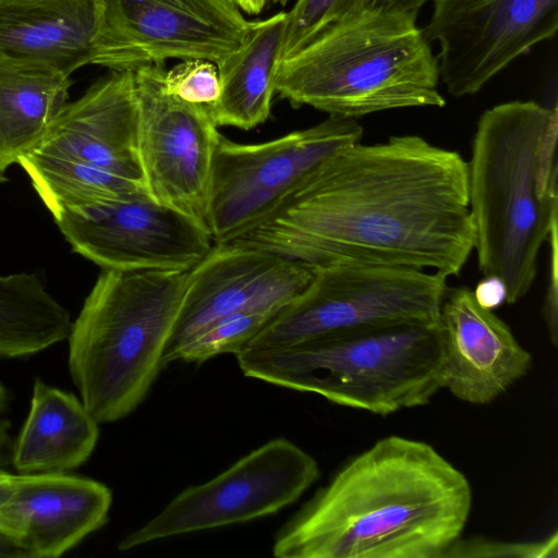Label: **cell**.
Wrapping results in <instances>:
<instances>
[{"mask_svg": "<svg viewBox=\"0 0 558 558\" xmlns=\"http://www.w3.org/2000/svg\"><path fill=\"white\" fill-rule=\"evenodd\" d=\"M232 242L312 267L365 264L457 276L474 250L468 161L418 135L347 146Z\"/></svg>", "mask_w": 558, "mask_h": 558, "instance_id": "cell-1", "label": "cell"}, {"mask_svg": "<svg viewBox=\"0 0 558 558\" xmlns=\"http://www.w3.org/2000/svg\"><path fill=\"white\" fill-rule=\"evenodd\" d=\"M472 506L430 445L388 436L351 460L277 534V558H442Z\"/></svg>", "mask_w": 558, "mask_h": 558, "instance_id": "cell-2", "label": "cell"}, {"mask_svg": "<svg viewBox=\"0 0 558 558\" xmlns=\"http://www.w3.org/2000/svg\"><path fill=\"white\" fill-rule=\"evenodd\" d=\"M557 107L513 100L477 121L468 161L474 250L483 276L499 278L508 304L527 294L537 257L558 225Z\"/></svg>", "mask_w": 558, "mask_h": 558, "instance_id": "cell-3", "label": "cell"}, {"mask_svg": "<svg viewBox=\"0 0 558 558\" xmlns=\"http://www.w3.org/2000/svg\"><path fill=\"white\" fill-rule=\"evenodd\" d=\"M416 14L373 3L283 58L276 93L292 106L357 119L446 105L438 62Z\"/></svg>", "mask_w": 558, "mask_h": 558, "instance_id": "cell-4", "label": "cell"}, {"mask_svg": "<svg viewBox=\"0 0 558 558\" xmlns=\"http://www.w3.org/2000/svg\"><path fill=\"white\" fill-rule=\"evenodd\" d=\"M187 271L102 269L68 336L69 371L94 418L131 414L163 368Z\"/></svg>", "mask_w": 558, "mask_h": 558, "instance_id": "cell-5", "label": "cell"}, {"mask_svg": "<svg viewBox=\"0 0 558 558\" xmlns=\"http://www.w3.org/2000/svg\"><path fill=\"white\" fill-rule=\"evenodd\" d=\"M235 356L246 377L379 415L426 404L442 389L438 322L355 328Z\"/></svg>", "mask_w": 558, "mask_h": 558, "instance_id": "cell-6", "label": "cell"}, {"mask_svg": "<svg viewBox=\"0 0 558 558\" xmlns=\"http://www.w3.org/2000/svg\"><path fill=\"white\" fill-rule=\"evenodd\" d=\"M447 278L440 272L383 265L313 267L308 286L243 351L280 350L369 326L438 322L449 288Z\"/></svg>", "mask_w": 558, "mask_h": 558, "instance_id": "cell-7", "label": "cell"}, {"mask_svg": "<svg viewBox=\"0 0 558 558\" xmlns=\"http://www.w3.org/2000/svg\"><path fill=\"white\" fill-rule=\"evenodd\" d=\"M362 136L355 119L337 116L258 144L221 134L205 220L214 243L232 242L258 226L328 158Z\"/></svg>", "mask_w": 558, "mask_h": 558, "instance_id": "cell-8", "label": "cell"}, {"mask_svg": "<svg viewBox=\"0 0 558 558\" xmlns=\"http://www.w3.org/2000/svg\"><path fill=\"white\" fill-rule=\"evenodd\" d=\"M316 460L275 438L206 483L179 493L151 520L123 537L121 551L168 537L247 522L296 501L318 478Z\"/></svg>", "mask_w": 558, "mask_h": 558, "instance_id": "cell-9", "label": "cell"}, {"mask_svg": "<svg viewBox=\"0 0 558 558\" xmlns=\"http://www.w3.org/2000/svg\"><path fill=\"white\" fill-rule=\"evenodd\" d=\"M94 64L134 71L167 59L218 63L251 26L232 0H96Z\"/></svg>", "mask_w": 558, "mask_h": 558, "instance_id": "cell-10", "label": "cell"}, {"mask_svg": "<svg viewBox=\"0 0 558 558\" xmlns=\"http://www.w3.org/2000/svg\"><path fill=\"white\" fill-rule=\"evenodd\" d=\"M166 71L163 63L133 71L144 183L156 202L206 226L214 156L221 134L208 107L168 92Z\"/></svg>", "mask_w": 558, "mask_h": 558, "instance_id": "cell-11", "label": "cell"}, {"mask_svg": "<svg viewBox=\"0 0 558 558\" xmlns=\"http://www.w3.org/2000/svg\"><path fill=\"white\" fill-rule=\"evenodd\" d=\"M423 29L440 47L438 71L454 97L474 95L518 57L553 38L558 0H433Z\"/></svg>", "mask_w": 558, "mask_h": 558, "instance_id": "cell-12", "label": "cell"}, {"mask_svg": "<svg viewBox=\"0 0 558 558\" xmlns=\"http://www.w3.org/2000/svg\"><path fill=\"white\" fill-rule=\"evenodd\" d=\"M53 219L72 250L102 269L189 271L214 245L206 226L148 193Z\"/></svg>", "mask_w": 558, "mask_h": 558, "instance_id": "cell-13", "label": "cell"}, {"mask_svg": "<svg viewBox=\"0 0 558 558\" xmlns=\"http://www.w3.org/2000/svg\"><path fill=\"white\" fill-rule=\"evenodd\" d=\"M313 267L233 242L214 243L187 271L163 367L180 348L215 320L246 311L280 312L311 282Z\"/></svg>", "mask_w": 558, "mask_h": 558, "instance_id": "cell-14", "label": "cell"}, {"mask_svg": "<svg viewBox=\"0 0 558 558\" xmlns=\"http://www.w3.org/2000/svg\"><path fill=\"white\" fill-rule=\"evenodd\" d=\"M438 326L441 388L472 404H487L531 367L532 355L509 326L482 307L468 287L448 288Z\"/></svg>", "mask_w": 558, "mask_h": 558, "instance_id": "cell-15", "label": "cell"}, {"mask_svg": "<svg viewBox=\"0 0 558 558\" xmlns=\"http://www.w3.org/2000/svg\"><path fill=\"white\" fill-rule=\"evenodd\" d=\"M33 150L101 169L145 186L133 71H114L93 84L77 100L68 102Z\"/></svg>", "mask_w": 558, "mask_h": 558, "instance_id": "cell-16", "label": "cell"}, {"mask_svg": "<svg viewBox=\"0 0 558 558\" xmlns=\"http://www.w3.org/2000/svg\"><path fill=\"white\" fill-rule=\"evenodd\" d=\"M111 502L109 487L88 477L20 473L11 499L0 509V529L28 558H57L107 523Z\"/></svg>", "mask_w": 558, "mask_h": 558, "instance_id": "cell-17", "label": "cell"}, {"mask_svg": "<svg viewBox=\"0 0 558 558\" xmlns=\"http://www.w3.org/2000/svg\"><path fill=\"white\" fill-rule=\"evenodd\" d=\"M96 0H0V54L71 74L94 64Z\"/></svg>", "mask_w": 558, "mask_h": 558, "instance_id": "cell-18", "label": "cell"}, {"mask_svg": "<svg viewBox=\"0 0 558 558\" xmlns=\"http://www.w3.org/2000/svg\"><path fill=\"white\" fill-rule=\"evenodd\" d=\"M98 424L75 395L37 379L28 415L13 446L12 463L21 474L74 470L94 452Z\"/></svg>", "mask_w": 558, "mask_h": 558, "instance_id": "cell-19", "label": "cell"}, {"mask_svg": "<svg viewBox=\"0 0 558 558\" xmlns=\"http://www.w3.org/2000/svg\"><path fill=\"white\" fill-rule=\"evenodd\" d=\"M286 26L287 12L252 22L242 44L217 63L220 90L210 108L217 126L251 130L268 119Z\"/></svg>", "mask_w": 558, "mask_h": 558, "instance_id": "cell-20", "label": "cell"}, {"mask_svg": "<svg viewBox=\"0 0 558 558\" xmlns=\"http://www.w3.org/2000/svg\"><path fill=\"white\" fill-rule=\"evenodd\" d=\"M70 76L0 54V173L37 147L68 104Z\"/></svg>", "mask_w": 558, "mask_h": 558, "instance_id": "cell-21", "label": "cell"}, {"mask_svg": "<svg viewBox=\"0 0 558 558\" xmlns=\"http://www.w3.org/2000/svg\"><path fill=\"white\" fill-rule=\"evenodd\" d=\"M69 311L35 274L0 275V357H26L65 339Z\"/></svg>", "mask_w": 558, "mask_h": 558, "instance_id": "cell-22", "label": "cell"}, {"mask_svg": "<svg viewBox=\"0 0 558 558\" xmlns=\"http://www.w3.org/2000/svg\"><path fill=\"white\" fill-rule=\"evenodd\" d=\"M53 217L110 206L146 187L124 177L31 150L17 161Z\"/></svg>", "mask_w": 558, "mask_h": 558, "instance_id": "cell-23", "label": "cell"}, {"mask_svg": "<svg viewBox=\"0 0 558 558\" xmlns=\"http://www.w3.org/2000/svg\"><path fill=\"white\" fill-rule=\"evenodd\" d=\"M278 313L246 311L221 317L182 345L174 361L199 364L222 353L236 355Z\"/></svg>", "mask_w": 558, "mask_h": 558, "instance_id": "cell-24", "label": "cell"}, {"mask_svg": "<svg viewBox=\"0 0 558 558\" xmlns=\"http://www.w3.org/2000/svg\"><path fill=\"white\" fill-rule=\"evenodd\" d=\"M374 1L298 0L292 10L287 12L282 59L294 53L328 27L363 12Z\"/></svg>", "mask_w": 558, "mask_h": 558, "instance_id": "cell-25", "label": "cell"}, {"mask_svg": "<svg viewBox=\"0 0 558 558\" xmlns=\"http://www.w3.org/2000/svg\"><path fill=\"white\" fill-rule=\"evenodd\" d=\"M166 87L178 98L209 109L219 96L217 64L207 60H186L166 71Z\"/></svg>", "mask_w": 558, "mask_h": 558, "instance_id": "cell-26", "label": "cell"}, {"mask_svg": "<svg viewBox=\"0 0 558 558\" xmlns=\"http://www.w3.org/2000/svg\"><path fill=\"white\" fill-rule=\"evenodd\" d=\"M558 536L553 535L541 542L506 543L487 539L456 541L442 557H523L557 558Z\"/></svg>", "mask_w": 558, "mask_h": 558, "instance_id": "cell-27", "label": "cell"}, {"mask_svg": "<svg viewBox=\"0 0 558 558\" xmlns=\"http://www.w3.org/2000/svg\"><path fill=\"white\" fill-rule=\"evenodd\" d=\"M558 225L554 226L547 242L549 243V270L546 299L544 305V317L548 328L550 341L557 344V317H558Z\"/></svg>", "mask_w": 558, "mask_h": 558, "instance_id": "cell-28", "label": "cell"}, {"mask_svg": "<svg viewBox=\"0 0 558 558\" xmlns=\"http://www.w3.org/2000/svg\"><path fill=\"white\" fill-rule=\"evenodd\" d=\"M476 302L486 310H495L507 301L504 282L493 276H484L473 291Z\"/></svg>", "mask_w": 558, "mask_h": 558, "instance_id": "cell-29", "label": "cell"}, {"mask_svg": "<svg viewBox=\"0 0 558 558\" xmlns=\"http://www.w3.org/2000/svg\"><path fill=\"white\" fill-rule=\"evenodd\" d=\"M9 405V392L0 381V460L3 458L10 445L9 424L4 417Z\"/></svg>", "mask_w": 558, "mask_h": 558, "instance_id": "cell-30", "label": "cell"}, {"mask_svg": "<svg viewBox=\"0 0 558 558\" xmlns=\"http://www.w3.org/2000/svg\"><path fill=\"white\" fill-rule=\"evenodd\" d=\"M0 558H28L24 547L2 529H0Z\"/></svg>", "mask_w": 558, "mask_h": 558, "instance_id": "cell-31", "label": "cell"}, {"mask_svg": "<svg viewBox=\"0 0 558 558\" xmlns=\"http://www.w3.org/2000/svg\"><path fill=\"white\" fill-rule=\"evenodd\" d=\"M16 475L0 469V509L11 499L15 489Z\"/></svg>", "mask_w": 558, "mask_h": 558, "instance_id": "cell-32", "label": "cell"}, {"mask_svg": "<svg viewBox=\"0 0 558 558\" xmlns=\"http://www.w3.org/2000/svg\"><path fill=\"white\" fill-rule=\"evenodd\" d=\"M428 0H375L378 4L417 14L423 4Z\"/></svg>", "mask_w": 558, "mask_h": 558, "instance_id": "cell-33", "label": "cell"}, {"mask_svg": "<svg viewBox=\"0 0 558 558\" xmlns=\"http://www.w3.org/2000/svg\"><path fill=\"white\" fill-rule=\"evenodd\" d=\"M268 0H233V2L243 11L257 14L262 12Z\"/></svg>", "mask_w": 558, "mask_h": 558, "instance_id": "cell-34", "label": "cell"}, {"mask_svg": "<svg viewBox=\"0 0 558 558\" xmlns=\"http://www.w3.org/2000/svg\"><path fill=\"white\" fill-rule=\"evenodd\" d=\"M272 3L286 5L289 0H270Z\"/></svg>", "mask_w": 558, "mask_h": 558, "instance_id": "cell-35", "label": "cell"}, {"mask_svg": "<svg viewBox=\"0 0 558 558\" xmlns=\"http://www.w3.org/2000/svg\"><path fill=\"white\" fill-rule=\"evenodd\" d=\"M3 181H5V177H4V174L0 173V183Z\"/></svg>", "mask_w": 558, "mask_h": 558, "instance_id": "cell-36", "label": "cell"}, {"mask_svg": "<svg viewBox=\"0 0 558 558\" xmlns=\"http://www.w3.org/2000/svg\"><path fill=\"white\" fill-rule=\"evenodd\" d=\"M233 1V0H232Z\"/></svg>", "mask_w": 558, "mask_h": 558, "instance_id": "cell-37", "label": "cell"}]
</instances>
